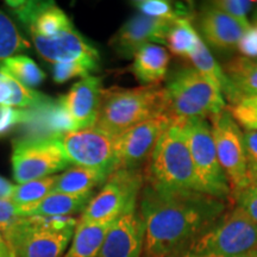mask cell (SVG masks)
Segmentation results:
<instances>
[{"mask_svg": "<svg viewBox=\"0 0 257 257\" xmlns=\"http://www.w3.org/2000/svg\"><path fill=\"white\" fill-rule=\"evenodd\" d=\"M0 257H17L2 232H0Z\"/></svg>", "mask_w": 257, "mask_h": 257, "instance_id": "cell-40", "label": "cell"}, {"mask_svg": "<svg viewBox=\"0 0 257 257\" xmlns=\"http://www.w3.org/2000/svg\"><path fill=\"white\" fill-rule=\"evenodd\" d=\"M208 4L232 17L234 21L242 25L245 31L251 28L248 16L252 11L253 2H249V0H214Z\"/></svg>", "mask_w": 257, "mask_h": 257, "instance_id": "cell-31", "label": "cell"}, {"mask_svg": "<svg viewBox=\"0 0 257 257\" xmlns=\"http://www.w3.org/2000/svg\"><path fill=\"white\" fill-rule=\"evenodd\" d=\"M57 175L47 176L15 186L11 201L17 206L19 216L24 217L29 211L36 207L40 202L53 192Z\"/></svg>", "mask_w": 257, "mask_h": 257, "instance_id": "cell-25", "label": "cell"}, {"mask_svg": "<svg viewBox=\"0 0 257 257\" xmlns=\"http://www.w3.org/2000/svg\"><path fill=\"white\" fill-rule=\"evenodd\" d=\"M172 119L163 114L146 120L114 137L118 169H140L152 156L154 148Z\"/></svg>", "mask_w": 257, "mask_h": 257, "instance_id": "cell-12", "label": "cell"}, {"mask_svg": "<svg viewBox=\"0 0 257 257\" xmlns=\"http://www.w3.org/2000/svg\"><path fill=\"white\" fill-rule=\"evenodd\" d=\"M229 111L244 131H257V96H243Z\"/></svg>", "mask_w": 257, "mask_h": 257, "instance_id": "cell-30", "label": "cell"}, {"mask_svg": "<svg viewBox=\"0 0 257 257\" xmlns=\"http://www.w3.org/2000/svg\"><path fill=\"white\" fill-rule=\"evenodd\" d=\"M32 110L0 106V137L19 124H28L32 120Z\"/></svg>", "mask_w": 257, "mask_h": 257, "instance_id": "cell-32", "label": "cell"}, {"mask_svg": "<svg viewBox=\"0 0 257 257\" xmlns=\"http://www.w3.org/2000/svg\"><path fill=\"white\" fill-rule=\"evenodd\" d=\"M38 54L49 62H81L96 70L100 63L98 50L85 41L81 35L74 29H67L55 37L43 38L31 36Z\"/></svg>", "mask_w": 257, "mask_h": 257, "instance_id": "cell-13", "label": "cell"}, {"mask_svg": "<svg viewBox=\"0 0 257 257\" xmlns=\"http://www.w3.org/2000/svg\"><path fill=\"white\" fill-rule=\"evenodd\" d=\"M181 125L194 167L198 192L229 200L231 189L218 160L210 121L197 118L182 121Z\"/></svg>", "mask_w": 257, "mask_h": 257, "instance_id": "cell-7", "label": "cell"}, {"mask_svg": "<svg viewBox=\"0 0 257 257\" xmlns=\"http://www.w3.org/2000/svg\"><path fill=\"white\" fill-rule=\"evenodd\" d=\"M248 188L257 192V166L248 163Z\"/></svg>", "mask_w": 257, "mask_h": 257, "instance_id": "cell-39", "label": "cell"}, {"mask_svg": "<svg viewBox=\"0 0 257 257\" xmlns=\"http://www.w3.org/2000/svg\"><path fill=\"white\" fill-rule=\"evenodd\" d=\"M188 60H191L193 67L195 69L199 70L205 78L210 80L219 89L225 100L230 101V105L236 104L237 101H239L243 98L233 86V83L231 82L224 68H221L217 60L214 59V56L212 55L211 51L208 50L206 43L204 41L201 40L197 51Z\"/></svg>", "mask_w": 257, "mask_h": 257, "instance_id": "cell-19", "label": "cell"}, {"mask_svg": "<svg viewBox=\"0 0 257 257\" xmlns=\"http://www.w3.org/2000/svg\"><path fill=\"white\" fill-rule=\"evenodd\" d=\"M63 149L69 162L112 174L118 169L114 137L96 127L70 131L62 136Z\"/></svg>", "mask_w": 257, "mask_h": 257, "instance_id": "cell-11", "label": "cell"}, {"mask_svg": "<svg viewBox=\"0 0 257 257\" xmlns=\"http://www.w3.org/2000/svg\"><path fill=\"white\" fill-rule=\"evenodd\" d=\"M210 124L218 160L226 175L232 199L248 188V157L243 131L231 115L229 108L211 117Z\"/></svg>", "mask_w": 257, "mask_h": 257, "instance_id": "cell-10", "label": "cell"}, {"mask_svg": "<svg viewBox=\"0 0 257 257\" xmlns=\"http://www.w3.org/2000/svg\"><path fill=\"white\" fill-rule=\"evenodd\" d=\"M12 169L19 185L51 176L70 165L60 135L35 134L14 142Z\"/></svg>", "mask_w": 257, "mask_h": 257, "instance_id": "cell-8", "label": "cell"}, {"mask_svg": "<svg viewBox=\"0 0 257 257\" xmlns=\"http://www.w3.org/2000/svg\"><path fill=\"white\" fill-rule=\"evenodd\" d=\"M257 249V224L236 206L174 257H234Z\"/></svg>", "mask_w": 257, "mask_h": 257, "instance_id": "cell-5", "label": "cell"}, {"mask_svg": "<svg viewBox=\"0 0 257 257\" xmlns=\"http://www.w3.org/2000/svg\"><path fill=\"white\" fill-rule=\"evenodd\" d=\"M30 48L14 22L0 10V63Z\"/></svg>", "mask_w": 257, "mask_h": 257, "instance_id": "cell-28", "label": "cell"}, {"mask_svg": "<svg viewBox=\"0 0 257 257\" xmlns=\"http://www.w3.org/2000/svg\"><path fill=\"white\" fill-rule=\"evenodd\" d=\"M76 225L73 217H21L5 239L17 257H61Z\"/></svg>", "mask_w": 257, "mask_h": 257, "instance_id": "cell-6", "label": "cell"}, {"mask_svg": "<svg viewBox=\"0 0 257 257\" xmlns=\"http://www.w3.org/2000/svg\"><path fill=\"white\" fill-rule=\"evenodd\" d=\"M144 186L141 169H117L106 179L100 192L88 202L80 221L111 224L121 214L137 207L138 197Z\"/></svg>", "mask_w": 257, "mask_h": 257, "instance_id": "cell-9", "label": "cell"}, {"mask_svg": "<svg viewBox=\"0 0 257 257\" xmlns=\"http://www.w3.org/2000/svg\"><path fill=\"white\" fill-rule=\"evenodd\" d=\"M172 23L173 22L148 17L138 12L121 25L112 37L111 46L118 55L125 59H134L135 54L146 44H166L167 32Z\"/></svg>", "mask_w": 257, "mask_h": 257, "instance_id": "cell-14", "label": "cell"}, {"mask_svg": "<svg viewBox=\"0 0 257 257\" xmlns=\"http://www.w3.org/2000/svg\"><path fill=\"white\" fill-rule=\"evenodd\" d=\"M226 212V201L199 192H157L143 186L142 257H174Z\"/></svg>", "mask_w": 257, "mask_h": 257, "instance_id": "cell-1", "label": "cell"}, {"mask_svg": "<svg viewBox=\"0 0 257 257\" xmlns=\"http://www.w3.org/2000/svg\"><path fill=\"white\" fill-rule=\"evenodd\" d=\"M234 257H257V249L252 250V251L246 252V253H243V255H238V256H234Z\"/></svg>", "mask_w": 257, "mask_h": 257, "instance_id": "cell-42", "label": "cell"}, {"mask_svg": "<svg viewBox=\"0 0 257 257\" xmlns=\"http://www.w3.org/2000/svg\"><path fill=\"white\" fill-rule=\"evenodd\" d=\"M250 24L252 25H257V2H253V8L251 11V22Z\"/></svg>", "mask_w": 257, "mask_h": 257, "instance_id": "cell-41", "label": "cell"}, {"mask_svg": "<svg viewBox=\"0 0 257 257\" xmlns=\"http://www.w3.org/2000/svg\"><path fill=\"white\" fill-rule=\"evenodd\" d=\"M198 27L202 35V41L211 47L220 50L237 48L245 30L238 22L210 4L202 5L199 12Z\"/></svg>", "mask_w": 257, "mask_h": 257, "instance_id": "cell-17", "label": "cell"}, {"mask_svg": "<svg viewBox=\"0 0 257 257\" xmlns=\"http://www.w3.org/2000/svg\"><path fill=\"white\" fill-rule=\"evenodd\" d=\"M93 198V193L82 195H70L51 192L24 217H70L83 211Z\"/></svg>", "mask_w": 257, "mask_h": 257, "instance_id": "cell-22", "label": "cell"}, {"mask_svg": "<svg viewBox=\"0 0 257 257\" xmlns=\"http://www.w3.org/2000/svg\"><path fill=\"white\" fill-rule=\"evenodd\" d=\"M243 141L248 163L257 166V131H243Z\"/></svg>", "mask_w": 257, "mask_h": 257, "instance_id": "cell-37", "label": "cell"}, {"mask_svg": "<svg viewBox=\"0 0 257 257\" xmlns=\"http://www.w3.org/2000/svg\"><path fill=\"white\" fill-rule=\"evenodd\" d=\"M163 87L167 115L173 121L207 119L226 108L219 89L194 67L175 70Z\"/></svg>", "mask_w": 257, "mask_h": 257, "instance_id": "cell-4", "label": "cell"}, {"mask_svg": "<svg viewBox=\"0 0 257 257\" xmlns=\"http://www.w3.org/2000/svg\"><path fill=\"white\" fill-rule=\"evenodd\" d=\"M163 114L167 115V101L161 83L136 88L113 87L102 91L94 127L117 137L128 128Z\"/></svg>", "mask_w": 257, "mask_h": 257, "instance_id": "cell-2", "label": "cell"}, {"mask_svg": "<svg viewBox=\"0 0 257 257\" xmlns=\"http://www.w3.org/2000/svg\"><path fill=\"white\" fill-rule=\"evenodd\" d=\"M133 5L140 14L162 21L174 22L178 18H189L187 6L181 3H172L168 0H136Z\"/></svg>", "mask_w": 257, "mask_h": 257, "instance_id": "cell-29", "label": "cell"}, {"mask_svg": "<svg viewBox=\"0 0 257 257\" xmlns=\"http://www.w3.org/2000/svg\"><path fill=\"white\" fill-rule=\"evenodd\" d=\"M102 91L101 79L89 75L74 83L70 91L59 99L75 124L76 130L94 126L100 108Z\"/></svg>", "mask_w": 257, "mask_h": 257, "instance_id": "cell-16", "label": "cell"}, {"mask_svg": "<svg viewBox=\"0 0 257 257\" xmlns=\"http://www.w3.org/2000/svg\"><path fill=\"white\" fill-rule=\"evenodd\" d=\"M225 73L242 96H257V60L237 56L224 67Z\"/></svg>", "mask_w": 257, "mask_h": 257, "instance_id": "cell-26", "label": "cell"}, {"mask_svg": "<svg viewBox=\"0 0 257 257\" xmlns=\"http://www.w3.org/2000/svg\"><path fill=\"white\" fill-rule=\"evenodd\" d=\"M143 176L144 186L157 192H198L194 167L180 121H172L161 135Z\"/></svg>", "mask_w": 257, "mask_h": 257, "instance_id": "cell-3", "label": "cell"}, {"mask_svg": "<svg viewBox=\"0 0 257 257\" xmlns=\"http://www.w3.org/2000/svg\"><path fill=\"white\" fill-rule=\"evenodd\" d=\"M92 70L89 67L81 62H57L54 63L53 67V78L57 83H63L70 79L78 78V76H89Z\"/></svg>", "mask_w": 257, "mask_h": 257, "instance_id": "cell-33", "label": "cell"}, {"mask_svg": "<svg viewBox=\"0 0 257 257\" xmlns=\"http://www.w3.org/2000/svg\"><path fill=\"white\" fill-rule=\"evenodd\" d=\"M144 224L137 207L113 221L98 257H142Z\"/></svg>", "mask_w": 257, "mask_h": 257, "instance_id": "cell-15", "label": "cell"}, {"mask_svg": "<svg viewBox=\"0 0 257 257\" xmlns=\"http://www.w3.org/2000/svg\"><path fill=\"white\" fill-rule=\"evenodd\" d=\"M49 100L50 98L24 86L0 67V106L32 110Z\"/></svg>", "mask_w": 257, "mask_h": 257, "instance_id": "cell-20", "label": "cell"}, {"mask_svg": "<svg viewBox=\"0 0 257 257\" xmlns=\"http://www.w3.org/2000/svg\"><path fill=\"white\" fill-rule=\"evenodd\" d=\"M236 201V206L243 210L249 218L257 224V192L245 188L232 198Z\"/></svg>", "mask_w": 257, "mask_h": 257, "instance_id": "cell-35", "label": "cell"}, {"mask_svg": "<svg viewBox=\"0 0 257 257\" xmlns=\"http://www.w3.org/2000/svg\"><path fill=\"white\" fill-rule=\"evenodd\" d=\"M108 176L110 174L102 170L75 166L67 169L63 174L57 175L53 192L70 195L89 194L98 186L104 185Z\"/></svg>", "mask_w": 257, "mask_h": 257, "instance_id": "cell-21", "label": "cell"}, {"mask_svg": "<svg viewBox=\"0 0 257 257\" xmlns=\"http://www.w3.org/2000/svg\"><path fill=\"white\" fill-rule=\"evenodd\" d=\"M19 219L21 216L18 208L11 199H0V232L5 238Z\"/></svg>", "mask_w": 257, "mask_h": 257, "instance_id": "cell-34", "label": "cell"}, {"mask_svg": "<svg viewBox=\"0 0 257 257\" xmlns=\"http://www.w3.org/2000/svg\"><path fill=\"white\" fill-rule=\"evenodd\" d=\"M0 67L29 88L41 85L46 79V74L34 62V60L24 55L9 57L0 63Z\"/></svg>", "mask_w": 257, "mask_h": 257, "instance_id": "cell-27", "label": "cell"}, {"mask_svg": "<svg viewBox=\"0 0 257 257\" xmlns=\"http://www.w3.org/2000/svg\"><path fill=\"white\" fill-rule=\"evenodd\" d=\"M15 186L8 180L0 176V199H10L14 193Z\"/></svg>", "mask_w": 257, "mask_h": 257, "instance_id": "cell-38", "label": "cell"}, {"mask_svg": "<svg viewBox=\"0 0 257 257\" xmlns=\"http://www.w3.org/2000/svg\"><path fill=\"white\" fill-rule=\"evenodd\" d=\"M202 38L187 17L178 18L170 25L166 37V46L173 55L189 59L198 49Z\"/></svg>", "mask_w": 257, "mask_h": 257, "instance_id": "cell-24", "label": "cell"}, {"mask_svg": "<svg viewBox=\"0 0 257 257\" xmlns=\"http://www.w3.org/2000/svg\"><path fill=\"white\" fill-rule=\"evenodd\" d=\"M169 51L160 44H146L135 54L131 72L142 86L160 85L168 73Z\"/></svg>", "mask_w": 257, "mask_h": 257, "instance_id": "cell-18", "label": "cell"}, {"mask_svg": "<svg viewBox=\"0 0 257 257\" xmlns=\"http://www.w3.org/2000/svg\"><path fill=\"white\" fill-rule=\"evenodd\" d=\"M237 49L243 57L257 60V25H252L239 41Z\"/></svg>", "mask_w": 257, "mask_h": 257, "instance_id": "cell-36", "label": "cell"}, {"mask_svg": "<svg viewBox=\"0 0 257 257\" xmlns=\"http://www.w3.org/2000/svg\"><path fill=\"white\" fill-rule=\"evenodd\" d=\"M112 224H91L78 220L72 246L64 257H98Z\"/></svg>", "mask_w": 257, "mask_h": 257, "instance_id": "cell-23", "label": "cell"}]
</instances>
